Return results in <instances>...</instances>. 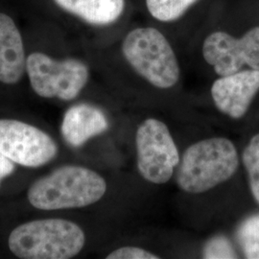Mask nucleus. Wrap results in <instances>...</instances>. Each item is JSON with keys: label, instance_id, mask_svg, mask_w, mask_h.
<instances>
[{"label": "nucleus", "instance_id": "16", "mask_svg": "<svg viewBox=\"0 0 259 259\" xmlns=\"http://www.w3.org/2000/svg\"><path fill=\"white\" fill-rule=\"evenodd\" d=\"M15 163L0 154V185L1 182L15 172Z\"/></svg>", "mask_w": 259, "mask_h": 259}, {"label": "nucleus", "instance_id": "11", "mask_svg": "<svg viewBox=\"0 0 259 259\" xmlns=\"http://www.w3.org/2000/svg\"><path fill=\"white\" fill-rule=\"evenodd\" d=\"M108 128L109 121L101 110L89 104H78L65 112L61 132L69 146L79 148Z\"/></svg>", "mask_w": 259, "mask_h": 259}, {"label": "nucleus", "instance_id": "6", "mask_svg": "<svg viewBox=\"0 0 259 259\" xmlns=\"http://www.w3.org/2000/svg\"><path fill=\"white\" fill-rule=\"evenodd\" d=\"M136 145L140 176L155 185L166 184L181 160L166 124L155 118L143 121L137 131Z\"/></svg>", "mask_w": 259, "mask_h": 259}, {"label": "nucleus", "instance_id": "2", "mask_svg": "<svg viewBox=\"0 0 259 259\" xmlns=\"http://www.w3.org/2000/svg\"><path fill=\"white\" fill-rule=\"evenodd\" d=\"M238 165V153L230 139L200 140L186 149L180 160L177 184L187 193H204L230 180Z\"/></svg>", "mask_w": 259, "mask_h": 259}, {"label": "nucleus", "instance_id": "8", "mask_svg": "<svg viewBox=\"0 0 259 259\" xmlns=\"http://www.w3.org/2000/svg\"><path fill=\"white\" fill-rule=\"evenodd\" d=\"M203 55L219 76L238 72L245 65L259 70V26L251 28L241 37L214 32L204 39Z\"/></svg>", "mask_w": 259, "mask_h": 259}, {"label": "nucleus", "instance_id": "13", "mask_svg": "<svg viewBox=\"0 0 259 259\" xmlns=\"http://www.w3.org/2000/svg\"><path fill=\"white\" fill-rule=\"evenodd\" d=\"M198 0H146L149 13L154 19L170 22L180 19Z\"/></svg>", "mask_w": 259, "mask_h": 259}, {"label": "nucleus", "instance_id": "12", "mask_svg": "<svg viewBox=\"0 0 259 259\" xmlns=\"http://www.w3.org/2000/svg\"><path fill=\"white\" fill-rule=\"evenodd\" d=\"M66 13L93 26H107L120 19L125 0H53Z\"/></svg>", "mask_w": 259, "mask_h": 259}, {"label": "nucleus", "instance_id": "3", "mask_svg": "<svg viewBox=\"0 0 259 259\" xmlns=\"http://www.w3.org/2000/svg\"><path fill=\"white\" fill-rule=\"evenodd\" d=\"M85 235L73 222L41 219L19 225L10 234L9 249L22 259H68L83 250Z\"/></svg>", "mask_w": 259, "mask_h": 259}, {"label": "nucleus", "instance_id": "4", "mask_svg": "<svg viewBox=\"0 0 259 259\" xmlns=\"http://www.w3.org/2000/svg\"><path fill=\"white\" fill-rule=\"evenodd\" d=\"M122 52L136 72L154 87L165 90L178 83L180 66L176 54L157 29L132 30L123 40Z\"/></svg>", "mask_w": 259, "mask_h": 259}, {"label": "nucleus", "instance_id": "10", "mask_svg": "<svg viewBox=\"0 0 259 259\" xmlns=\"http://www.w3.org/2000/svg\"><path fill=\"white\" fill-rule=\"evenodd\" d=\"M26 59L21 33L9 15L0 12V82L15 84L26 72Z\"/></svg>", "mask_w": 259, "mask_h": 259}, {"label": "nucleus", "instance_id": "14", "mask_svg": "<svg viewBox=\"0 0 259 259\" xmlns=\"http://www.w3.org/2000/svg\"><path fill=\"white\" fill-rule=\"evenodd\" d=\"M242 159L248 173L251 194L259 204V134L250 139L243 152Z\"/></svg>", "mask_w": 259, "mask_h": 259}, {"label": "nucleus", "instance_id": "5", "mask_svg": "<svg viewBox=\"0 0 259 259\" xmlns=\"http://www.w3.org/2000/svg\"><path fill=\"white\" fill-rule=\"evenodd\" d=\"M26 73L33 91L42 98L75 99L89 81L88 65L80 60H56L41 52L27 56Z\"/></svg>", "mask_w": 259, "mask_h": 259}, {"label": "nucleus", "instance_id": "7", "mask_svg": "<svg viewBox=\"0 0 259 259\" xmlns=\"http://www.w3.org/2000/svg\"><path fill=\"white\" fill-rule=\"evenodd\" d=\"M58 153L55 141L41 130L14 119H0V154L14 163L39 167Z\"/></svg>", "mask_w": 259, "mask_h": 259}, {"label": "nucleus", "instance_id": "1", "mask_svg": "<svg viewBox=\"0 0 259 259\" xmlns=\"http://www.w3.org/2000/svg\"><path fill=\"white\" fill-rule=\"evenodd\" d=\"M107 191L102 177L85 167L65 165L30 186L27 198L41 210L80 208L98 202Z\"/></svg>", "mask_w": 259, "mask_h": 259}, {"label": "nucleus", "instance_id": "15", "mask_svg": "<svg viewBox=\"0 0 259 259\" xmlns=\"http://www.w3.org/2000/svg\"><path fill=\"white\" fill-rule=\"evenodd\" d=\"M108 259H158L157 254L149 250L138 247H122L113 250L108 256Z\"/></svg>", "mask_w": 259, "mask_h": 259}, {"label": "nucleus", "instance_id": "9", "mask_svg": "<svg viewBox=\"0 0 259 259\" xmlns=\"http://www.w3.org/2000/svg\"><path fill=\"white\" fill-rule=\"evenodd\" d=\"M259 91V70L249 69L221 76L211 87L216 108L233 119L243 117Z\"/></svg>", "mask_w": 259, "mask_h": 259}]
</instances>
